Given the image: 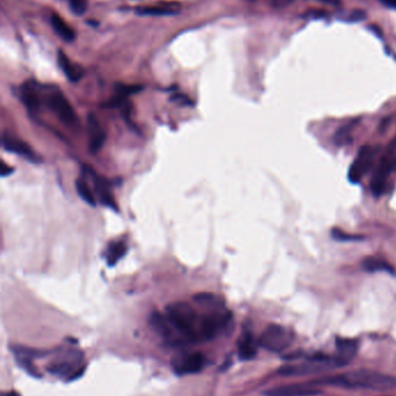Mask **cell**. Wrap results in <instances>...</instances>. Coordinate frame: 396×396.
I'll return each mask as SVG.
<instances>
[{
	"label": "cell",
	"mask_w": 396,
	"mask_h": 396,
	"mask_svg": "<svg viewBox=\"0 0 396 396\" xmlns=\"http://www.w3.org/2000/svg\"><path fill=\"white\" fill-rule=\"evenodd\" d=\"M319 386H335L341 388L389 391L396 388V378L372 370H354L312 380Z\"/></svg>",
	"instance_id": "cell-1"
},
{
	"label": "cell",
	"mask_w": 396,
	"mask_h": 396,
	"mask_svg": "<svg viewBox=\"0 0 396 396\" xmlns=\"http://www.w3.org/2000/svg\"><path fill=\"white\" fill-rule=\"evenodd\" d=\"M165 315L186 343L201 342V314H198L193 306L186 302H172L166 306Z\"/></svg>",
	"instance_id": "cell-2"
},
{
	"label": "cell",
	"mask_w": 396,
	"mask_h": 396,
	"mask_svg": "<svg viewBox=\"0 0 396 396\" xmlns=\"http://www.w3.org/2000/svg\"><path fill=\"white\" fill-rule=\"evenodd\" d=\"M338 366L341 365L337 362L335 356L334 357L317 356V357L309 359L307 362L282 366L278 370V373L285 377H305L310 374L320 373L329 367H338Z\"/></svg>",
	"instance_id": "cell-3"
},
{
	"label": "cell",
	"mask_w": 396,
	"mask_h": 396,
	"mask_svg": "<svg viewBox=\"0 0 396 396\" xmlns=\"http://www.w3.org/2000/svg\"><path fill=\"white\" fill-rule=\"evenodd\" d=\"M293 332L280 325L267 326L259 337V347L271 352H282L293 343Z\"/></svg>",
	"instance_id": "cell-4"
},
{
	"label": "cell",
	"mask_w": 396,
	"mask_h": 396,
	"mask_svg": "<svg viewBox=\"0 0 396 396\" xmlns=\"http://www.w3.org/2000/svg\"><path fill=\"white\" fill-rule=\"evenodd\" d=\"M43 101L46 102L47 107L60 118L62 123L70 125V127L77 125L78 120H77L76 113L70 105V102L68 101V98H65L64 94L58 88L49 90L47 92Z\"/></svg>",
	"instance_id": "cell-5"
},
{
	"label": "cell",
	"mask_w": 396,
	"mask_h": 396,
	"mask_svg": "<svg viewBox=\"0 0 396 396\" xmlns=\"http://www.w3.org/2000/svg\"><path fill=\"white\" fill-rule=\"evenodd\" d=\"M83 354L79 351H66L48 366V370L58 377H76L83 370Z\"/></svg>",
	"instance_id": "cell-6"
},
{
	"label": "cell",
	"mask_w": 396,
	"mask_h": 396,
	"mask_svg": "<svg viewBox=\"0 0 396 396\" xmlns=\"http://www.w3.org/2000/svg\"><path fill=\"white\" fill-rule=\"evenodd\" d=\"M321 386L314 381L294 382L287 385L275 386L264 392L265 396H317L322 393Z\"/></svg>",
	"instance_id": "cell-7"
},
{
	"label": "cell",
	"mask_w": 396,
	"mask_h": 396,
	"mask_svg": "<svg viewBox=\"0 0 396 396\" xmlns=\"http://www.w3.org/2000/svg\"><path fill=\"white\" fill-rule=\"evenodd\" d=\"M374 155H375V148L372 146H362L359 150L357 158L354 159V163L349 168V180L352 183H359L364 178L366 173L370 172L373 166Z\"/></svg>",
	"instance_id": "cell-8"
},
{
	"label": "cell",
	"mask_w": 396,
	"mask_h": 396,
	"mask_svg": "<svg viewBox=\"0 0 396 396\" xmlns=\"http://www.w3.org/2000/svg\"><path fill=\"white\" fill-rule=\"evenodd\" d=\"M150 325L153 327V330L162 336L165 342L172 345H180V344H186L183 340V337L175 330V327L172 326L171 322L169 320L165 314L160 312H153L150 317Z\"/></svg>",
	"instance_id": "cell-9"
},
{
	"label": "cell",
	"mask_w": 396,
	"mask_h": 396,
	"mask_svg": "<svg viewBox=\"0 0 396 396\" xmlns=\"http://www.w3.org/2000/svg\"><path fill=\"white\" fill-rule=\"evenodd\" d=\"M83 175L93 180L95 193L97 194L100 203H103L107 208L113 209L115 211H118V204L115 202L114 196L112 194L111 183L105 179L100 178L99 175L95 173L91 167L83 166Z\"/></svg>",
	"instance_id": "cell-10"
},
{
	"label": "cell",
	"mask_w": 396,
	"mask_h": 396,
	"mask_svg": "<svg viewBox=\"0 0 396 396\" xmlns=\"http://www.w3.org/2000/svg\"><path fill=\"white\" fill-rule=\"evenodd\" d=\"M206 362L205 356L200 352H193V354H182L175 356L172 359V367L175 373L180 375L185 374L198 373L203 369Z\"/></svg>",
	"instance_id": "cell-11"
},
{
	"label": "cell",
	"mask_w": 396,
	"mask_h": 396,
	"mask_svg": "<svg viewBox=\"0 0 396 396\" xmlns=\"http://www.w3.org/2000/svg\"><path fill=\"white\" fill-rule=\"evenodd\" d=\"M1 144H3V148L6 151L16 153V155L23 157V158L31 161V163H41V159L35 153L34 150L23 140L8 136V135L5 133L4 136H3V140H1Z\"/></svg>",
	"instance_id": "cell-12"
},
{
	"label": "cell",
	"mask_w": 396,
	"mask_h": 396,
	"mask_svg": "<svg viewBox=\"0 0 396 396\" xmlns=\"http://www.w3.org/2000/svg\"><path fill=\"white\" fill-rule=\"evenodd\" d=\"M393 170V160L389 155H385L381 159L380 163L374 173L372 181H371V190L374 196L379 197L385 193L386 182L388 179L389 174Z\"/></svg>",
	"instance_id": "cell-13"
},
{
	"label": "cell",
	"mask_w": 396,
	"mask_h": 396,
	"mask_svg": "<svg viewBox=\"0 0 396 396\" xmlns=\"http://www.w3.org/2000/svg\"><path fill=\"white\" fill-rule=\"evenodd\" d=\"M20 98H21V101L23 102V105L26 106L27 109H28L31 115L38 114L43 102V98H41V94H40V91H38V83H25V85L21 87Z\"/></svg>",
	"instance_id": "cell-14"
},
{
	"label": "cell",
	"mask_w": 396,
	"mask_h": 396,
	"mask_svg": "<svg viewBox=\"0 0 396 396\" xmlns=\"http://www.w3.org/2000/svg\"><path fill=\"white\" fill-rule=\"evenodd\" d=\"M88 138H90V152L97 153L103 148L106 142V132L98 121V118L90 114L88 117Z\"/></svg>",
	"instance_id": "cell-15"
},
{
	"label": "cell",
	"mask_w": 396,
	"mask_h": 396,
	"mask_svg": "<svg viewBox=\"0 0 396 396\" xmlns=\"http://www.w3.org/2000/svg\"><path fill=\"white\" fill-rule=\"evenodd\" d=\"M357 350H358V343L356 340L343 339V337H339L336 340L337 355L335 357L341 366L347 365V362H350L351 359L357 355Z\"/></svg>",
	"instance_id": "cell-16"
},
{
	"label": "cell",
	"mask_w": 396,
	"mask_h": 396,
	"mask_svg": "<svg viewBox=\"0 0 396 396\" xmlns=\"http://www.w3.org/2000/svg\"><path fill=\"white\" fill-rule=\"evenodd\" d=\"M258 342H256L250 332H244L238 340V355L243 360H250L257 355Z\"/></svg>",
	"instance_id": "cell-17"
},
{
	"label": "cell",
	"mask_w": 396,
	"mask_h": 396,
	"mask_svg": "<svg viewBox=\"0 0 396 396\" xmlns=\"http://www.w3.org/2000/svg\"><path fill=\"white\" fill-rule=\"evenodd\" d=\"M58 64L71 83H77L84 77L83 68L78 64L71 63L63 51H58Z\"/></svg>",
	"instance_id": "cell-18"
},
{
	"label": "cell",
	"mask_w": 396,
	"mask_h": 396,
	"mask_svg": "<svg viewBox=\"0 0 396 396\" xmlns=\"http://www.w3.org/2000/svg\"><path fill=\"white\" fill-rule=\"evenodd\" d=\"M362 268L366 272H384L391 275H395V269L392 265L380 257L370 256L364 259L362 262Z\"/></svg>",
	"instance_id": "cell-19"
},
{
	"label": "cell",
	"mask_w": 396,
	"mask_h": 396,
	"mask_svg": "<svg viewBox=\"0 0 396 396\" xmlns=\"http://www.w3.org/2000/svg\"><path fill=\"white\" fill-rule=\"evenodd\" d=\"M193 302L197 305L200 306L202 310H219L225 307V300L220 298L219 295H213V293H207V292H202L198 293L193 297Z\"/></svg>",
	"instance_id": "cell-20"
},
{
	"label": "cell",
	"mask_w": 396,
	"mask_h": 396,
	"mask_svg": "<svg viewBox=\"0 0 396 396\" xmlns=\"http://www.w3.org/2000/svg\"><path fill=\"white\" fill-rule=\"evenodd\" d=\"M127 243L125 241H114L112 242L111 245L108 246L105 252V257H106L107 263L110 267L115 265L119 261L121 260L122 257L125 256L127 253Z\"/></svg>",
	"instance_id": "cell-21"
},
{
	"label": "cell",
	"mask_w": 396,
	"mask_h": 396,
	"mask_svg": "<svg viewBox=\"0 0 396 396\" xmlns=\"http://www.w3.org/2000/svg\"><path fill=\"white\" fill-rule=\"evenodd\" d=\"M51 26L55 33L63 40V41L71 42L75 40V33L73 29L70 28L69 25L65 23L64 20H62L61 16L58 14H53L51 19H50Z\"/></svg>",
	"instance_id": "cell-22"
},
{
	"label": "cell",
	"mask_w": 396,
	"mask_h": 396,
	"mask_svg": "<svg viewBox=\"0 0 396 396\" xmlns=\"http://www.w3.org/2000/svg\"><path fill=\"white\" fill-rule=\"evenodd\" d=\"M75 185H76L77 193H78L82 200H85L91 207L97 205V198H95V194L92 192L91 187L88 185V178L80 176L79 179H77Z\"/></svg>",
	"instance_id": "cell-23"
},
{
	"label": "cell",
	"mask_w": 396,
	"mask_h": 396,
	"mask_svg": "<svg viewBox=\"0 0 396 396\" xmlns=\"http://www.w3.org/2000/svg\"><path fill=\"white\" fill-rule=\"evenodd\" d=\"M136 14L138 16H175L178 13V10L169 8V6H145V8H136Z\"/></svg>",
	"instance_id": "cell-24"
},
{
	"label": "cell",
	"mask_w": 396,
	"mask_h": 396,
	"mask_svg": "<svg viewBox=\"0 0 396 396\" xmlns=\"http://www.w3.org/2000/svg\"><path fill=\"white\" fill-rule=\"evenodd\" d=\"M352 128H354V124H347L343 128L337 130V132L334 136V142H335L336 145L338 146H343V145H347V144H350L351 140V132H352Z\"/></svg>",
	"instance_id": "cell-25"
},
{
	"label": "cell",
	"mask_w": 396,
	"mask_h": 396,
	"mask_svg": "<svg viewBox=\"0 0 396 396\" xmlns=\"http://www.w3.org/2000/svg\"><path fill=\"white\" fill-rule=\"evenodd\" d=\"M332 238L337 240V241L347 242V241H360L364 240L362 235H357V234L345 233L339 228H332Z\"/></svg>",
	"instance_id": "cell-26"
},
{
	"label": "cell",
	"mask_w": 396,
	"mask_h": 396,
	"mask_svg": "<svg viewBox=\"0 0 396 396\" xmlns=\"http://www.w3.org/2000/svg\"><path fill=\"white\" fill-rule=\"evenodd\" d=\"M115 91H116V95H120L122 98H127L129 95L135 94L138 92L142 91V86H138V85H123V83H118L116 87H115Z\"/></svg>",
	"instance_id": "cell-27"
},
{
	"label": "cell",
	"mask_w": 396,
	"mask_h": 396,
	"mask_svg": "<svg viewBox=\"0 0 396 396\" xmlns=\"http://www.w3.org/2000/svg\"><path fill=\"white\" fill-rule=\"evenodd\" d=\"M70 6L73 8V11L80 16L86 11V0H69Z\"/></svg>",
	"instance_id": "cell-28"
},
{
	"label": "cell",
	"mask_w": 396,
	"mask_h": 396,
	"mask_svg": "<svg viewBox=\"0 0 396 396\" xmlns=\"http://www.w3.org/2000/svg\"><path fill=\"white\" fill-rule=\"evenodd\" d=\"M295 0H271V4L275 8H285L290 6Z\"/></svg>",
	"instance_id": "cell-29"
},
{
	"label": "cell",
	"mask_w": 396,
	"mask_h": 396,
	"mask_svg": "<svg viewBox=\"0 0 396 396\" xmlns=\"http://www.w3.org/2000/svg\"><path fill=\"white\" fill-rule=\"evenodd\" d=\"M13 168L12 167L8 166L6 163H3V168H1V176H8L10 174L13 173Z\"/></svg>",
	"instance_id": "cell-30"
},
{
	"label": "cell",
	"mask_w": 396,
	"mask_h": 396,
	"mask_svg": "<svg viewBox=\"0 0 396 396\" xmlns=\"http://www.w3.org/2000/svg\"><path fill=\"white\" fill-rule=\"evenodd\" d=\"M388 8H395L396 10V0H380Z\"/></svg>",
	"instance_id": "cell-31"
},
{
	"label": "cell",
	"mask_w": 396,
	"mask_h": 396,
	"mask_svg": "<svg viewBox=\"0 0 396 396\" xmlns=\"http://www.w3.org/2000/svg\"><path fill=\"white\" fill-rule=\"evenodd\" d=\"M1 396H19V395H18V394H16V392H13V391H11V392L3 393V395Z\"/></svg>",
	"instance_id": "cell-32"
},
{
	"label": "cell",
	"mask_w": 396,
	"mask_h": 396,
	"mask_svg": "<svg viewBox=\"0 0 396 396\" xmlns=\"http://www.w3.org/2000/svg\"><path fill=\"white\" fill-rule=\"evenodd\" d=\"M396 148V137H395V140H393V143H392V148Z\"/></svg>",
	"instance_id": "cell-33"
},
{
	"label": "cell",
	"mask_w": 396,
	"mask_h": 396,
	"mask_svg": "<svg viewBox=\"0 0 396 396\" xmlns=\"http://www.w3.org/2000/svg\"><path fill=\"white\" fill-rule=\"evenodd\" d=\"M249 1H252V3H253V1H257V0H249Z\"/></svg>",
	"instance_id": "cell-34"
}]
</instances>
